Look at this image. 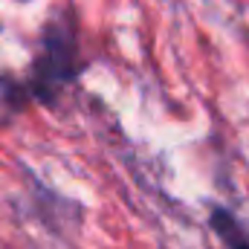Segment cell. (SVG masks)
Listing matches in <instances>:
<instances>
[{"instance_id": "6da1fadb", "label": "cell", "mask_w": 249, "mask_h": 249, "mask_svg": "<svg viewBox=\"0 0 249 249\" xmlns=\"http://www.w3.org/2000/svg\"><path fill=\"white\" fill-rule=\"evenodd\" d=\"M78 67V47H75V29L70 23V15L53 20L44 29V50L32 70V93L38 99H55L67 81H72Z\"/></svg>"}, {"instance_id": "7a4b0ae2", "label": "cell", "mask_w": 249, "mask_h": 249, "mask_svg": "<svg viewBox=\"0 0 249 249\" xmlns=\"http://www.w3.org/2000/svg\"><path fill=\"white\" fill-rule=\"evenodd\" d=\"M212 226H214V232L226 241L229 249H249V235L238 226V220H235L229 212L214 209V212H212Z\"/></svg>"}]
</instances>
